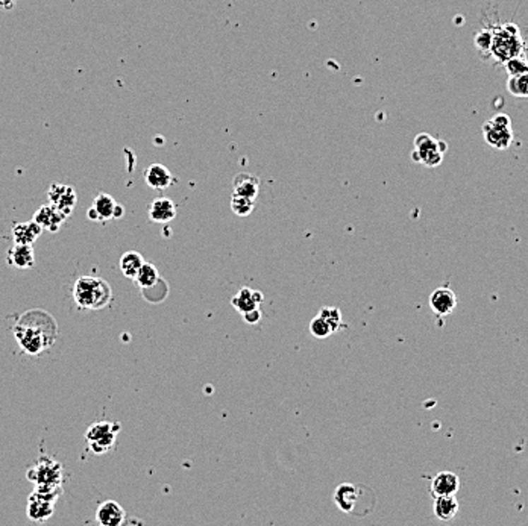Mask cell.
<instances>
[{"mask_svg":"<svg viewBox=\"0 0 528 526\" xmlns=\"http://www.w3.org/2000/svg\"><path fill=\"white\" fill-rule=\"evenodd\" d=\"M319 316L325 318V321L329 323V326L333 328L334 333H337L339 329L344 328V322H341V313H340V309L336 306H324L319 311Z\"/></svg>","mask_w":528,"mask_h":526,"instance_id":"cell-29","label":"cell"},{"mask_svg":"<svg viewBox=\"0 0 528 526\" xmlns=\"http://www.w3.org/2000/svg\"><path fill=\"white\" fill-rule=\"evenodd\" d=\"M22 318H25L26 322L22 321L14 328L16 340L22 350H25L29 355H38L52 346L54 340L57 338V328H49L55 325L54 318L46 314L45 321L38 318V323H35L33 318H29L28 314H25Z\"/></svg>","mask_w":528,"mask_h":526,"instance_id":"cell-1","label":"cell"},{"mask_svg":"<svg viewBox=\"0 0 528 526\" xmlns=\"http://www.w3.org/2000/svg\"><path fill=\"white\" fill-rule=\"evenodd\" d=\"M462 487L460 478L452 472H440L433 478L430 493L433 498L438 496H455Z\"/></svg>","mask_w":528,"mask_h":526,"instance_id":"cell-13","label":"cell"},{"mask_svg":"<svg viewBox=\"0 0 528 526\" xmlns=\"http://www.w3.org/2000/svg\"><path fill=\"white\" fill-rule=\"evenodd\" d=\"M8 264L16 267L20 270H26L34 267L35 264V253L34 247L30 244H17L8 251Z\"/></svg>","mask_w":528,"mask_h":526,"instance_id":"cell-17","label":"cell"},{"mask_svg":"<svg viewBox=\"0 0 528 526\" xmlns=\"http://www.w3.org/2000/svg\"><path fill=\"white\" fill-rule=\"evenodd\" d=\"M34 493L38 494L40 498L57 502L63 494V484H37Z\"/></svg>","mask_w":528,"mask_h":526,"instance_id":"cell-27","label":"cell"},{"mask_svg":"<svg viewBox=\"0 0 528 526\" xmlns=\"http://www.w3.org/2000/svg\"><path fill=\"white\" fill-rule=\"evenodd\" d=\"M242 316H243V321L246 323H250V325H255V323H258V322L262 321L260 308H255V309H252V311H247V313H245Z\"/></svg>","mask_w":528,"mask_h":526,"instance_id":"cell-32","label":"cell"},{"mask_svg":"<svg viewBox=\"0 0 528 526\" xmlns=\"http://www.w3.org/2000/svg\"><path fill=\"white\" fill-rule=\"evenodd\" d=\"M111 299V287L102 277L81 276L74 285V301L82 309H102L110 305Z\"/></svg>","mask_w":528,"mask_h":526,"instance_id":"cell-3","label":"cell"},{"mask_svg":"<svg viewBox=\"0 0 528 526\" xmlns=\"http://www.w3.org/2000/svg\"><path fill=\"white\" fill-rule=\"evenodd\" d=\"M144 264V258L141 253L136 251H129L127 253H123L120 258V270L129 280H134L136 277L137 272L140 270V267Z\"/></svg>","mask_w":528,"mask_h":526,"instance_id":"cell-23","label":"cell"},{"mask_svg":"<svg viewBox=\"0 0 528 526\" xmlns=\"http://www.w3.org/2000/svg\"><path fill=\"white\" fill-rule=\"evenodd\" d=\"M507 91L517 99H528V71L507 79Z\"/></svg>","mask_w":528,"mask_h":526,"instance_id":"cell-25","label":"cell"},{"mask_svg":"<svg viewBox=\"0 0 528 526\" xmlns=\"http://www.w3.org/2000/svg\"><path fill=\"white\" fill-rule=\"evenodd\" d=\"M125 510L116 501L102 502L96 510V520L102 526H119L125 522Z\"/></svg>","mask_w":528,"mask_h":526,"instance_id":"cell-15","label":"cell"},{"mask_svg":"<svg viewBox=\"0 0 528 526\" xmlns=\"http://www.w3.org/2000/svg\"><path fill=\"white\" fill-rule=\"evenodd\" d=\"M148 214L155 223H169L176 217V203L170 198H157L151 203Z\"/></svg>","mask_w":528,"mask_h":526,"instance_id":"cell-19","label":"cell"},{"mask_svg":"<svg viewBox=\"0 0 528 526\" xmlns=\"http://www.w3.org/2000/svg\"><path fill=\"white\" fill-rule=\"evenodd\" d=\"M11 234H13L14 243L33 246L40 239V235L43 234V228H41L37 222L30 220V222L14 225Z\"/></svg>","mask_w":528,"mask_h":526,"instance_id":"cell-21","label":"cell"},{"mask_svg":"<svg viewBox=\"0 0 528 526\" xmlns=\"http://www.w3.org/2000/svg\"><path fill=\"white\" fill-rule=\"evenodd\" d=\"M457 306V296L450 287H440L430 296V308L438 317H447L454 313Z\"/></svg>","mask_w":528,"mask_h":526,"instance_id":"cell-11","label":"cell"},{"mask_svg":"<svg viewBox=\"0 0 528 526\" xmlns=\"http://www.w3.org/2000/svg\"><path fill=\"white\" fill-rule=\"evenodd\" d=\"M504 68L509 76H517L528 71V59L524 55H517L504 63Z\"/></svg>","mask_w":528,"mask_h":526,"instance_id":"cell-28","label":"cell"},{"mask_svg":"<svg viewBox=\"0 0 528 526\" xmlns=\"http://www.w3.org/2000/svg\"><path fill=\"white\" fill-rule=\"evenodd\" d=\"M120 429L122 426L117 422H96L87 429L86 440L95 455H103L114 448Z\"/></svg>","mask_w":528,"mask_h":526,"instance_id":"cell-7","label":"cell"},{"mask_svg":"<svg viewBox=\"0 0 528 526\" xmlns=\"http://www.w3.org/2000/svg\"><path fill=\"white\" fill-rule=\"evenodd\" d=\"M448 149V144L431 137L430 133H419L415 138V148L411 150V160L423 164L427 167H438L443 161V155Z\"/></svg>","mask_w":528,"mask_h":526,"instance_id":"cell-5","label":"cell"},{"mask_svg":"<svg viewBox=\"0 0 528 526\" xmlns=\"http://www.w3.org/2000/svg\"><path fill=\"white\" fill-rule=\"evenodd\" d=\"M492 41H493V34L492 30H480V32L475 35L474 38V44L477 47L481 54H491L492 49Z\"/></svg>","mask_w":528,"mask_h":526,"instance_id":"cell-31","label":"cell"},{"mask_svg":"<svg viewBox=\"0 0 528 526\" xmlns=\"http://www.w3.org/2000/svg\"><path fill=\"white\" fill-rule=\"evenodd\" d=\"M49 203L54 205L57 210L64 213L67 217L74 213L76 202H78V194L74 187L64 184H54L47 191Z\"/></svg>","mask_w":528,"mask_h":526,"instance_id":"cell-10","label":"cell"},{"mask_svg":"<svg viewBox=\"0 0 528 526\" xmlns=\"http://www.w3.org/2000/svg\"><path fill=\"white\" fill-rule=\"evenodd\" d=\"M28 479L37 484H63V466L54 458L41 457L28 470Z\"/></svg>","mask_w":528,"mask_h":526,"instance_id":"cell-8","label":"cell"},{"mask_svg":"<svg viewBox=\"0 0 528 526\" xmlns=\"http://www.w3.org/2000/svg\"><path fill=\"white\" fill-rule=\"evenodd\" d=\"M336 507L345 514L368 515L377 505V494L370 487L345 482L334 491Z\"/></svg>","mask_w":528,"mask_h":526,"instance_id":"cell-2","label":"cell"},{"mask_svg":"<svg viewBox=\"0 0 528 526\" xmlns=\"http://www.w3.org/2000/svg\"><path fill=\"white\" fill-rule=\"evenodd\" d=\"M233 194L245 196V198L257 199L258 191H260V178L252 173H239L233 181Z\"/></svg>","mask_w":528,"mask_h":526,"instance_id":"cell-20","label":"cell"},{"mask_svg":"<svg viewBox=\"0 0 528 526\" xmlns=\"http://www.w3.org/2000/svg\"><path fill=\"white\" fill-rule=\"evenodd\" d=\"M160 273H158V269L155 267L152 263H146L144 261V264L140 267V270L137 272L136 277H134V282H136L141 290H146V288H151L153 287L155 284H157L160 281Z\"/></svg>","mask_w":528,"mask_h":526,"instance_id":"cell-24","label":"cell"},{"mask_svg":"<svg viewBox=\"0 0 528 526\" xmlns=\"http://www.w3.org/2000/svg\"><path fill=\"white\" fill-rule=\"evenodd\" d=\"M484 141L496 150H505L513 143L512 120L507 114H495L483 125Z\"/></svg>","mask_w":528,"mask_h":526,"instance_id":"cell-6","label":"cell"},{"mask_svg":"<svg viewBox=\"0 0 528 526\" xmlns=\"http://www.w3.org/2000/svg\"><path fill=\"white\" fill-rule=\"evenodd\" d=\"M143 177L144 182H146L148 187L152 190H165L175 182L170 170L158 162L151 164V166L144 170Z\"/></svg>","mask_w":528,"mask_h":526,"instance_id":"cell-14","label":"cell"},{"mask_svg":"<svg viewBox=\"0 0 528 526\" xmlns=\"http://www.w3.org/2000/svg\"><path fill=\"white\" fill-rule=\"evenodd\" d=\"M434 515L442 522H450L455 518L459 511V501L455 496H438L434 498L433 505Z\"/></svg>","mask_w":528,"mask_h":526,"instance_id":"cell-22","label":"cell"},{"mask_svg":"<svg viewBox=\"0 0 528 526\" xmlns=\"http://www.w3.org/2000/svg\"><path fill=\"white\" fill-rule=\"evenodd\" d=\"M66 220H67V215L64 213H61L59 210H57L55 206L50 203L40 206L37 213L34 214V222H37L41 228H43V231H49V232L59 231L61 226L64 225Z\"/></svg>","mask_w":528,"mask_h":526,"instance_id":"cell-12","label":"cell"},{"mask_svg":"<svg viewBox=\"0 0 528 526\" xmlns=\"http://www.w3.org/2000/svg\"><path fill=\"white\" fill-rule=\"evenodd\" d=\"M125 214L123 206L114 201L112 196L107 193H99L93 206L88 211V219L95 222H107L111 219H120Z\"/></svg>","mask_w":528,"mask_h":526,"instance_id":"cell-9","label":"cell"},{"mask_svg":"<svg viewBox=\"0 0 528 526\" xmlns=\"http://www.w3.org/2000/svg\"><path fill=\"white\" fill-rule=\"evenodd\" d=\"M54 510H55V502H50L47 499L40 498L35 493L30 494L28 499L26 514L33 522L41 523V522L49 520L52 515H54Z\"/></svg>","mask_w":528,"mask_h":526,"instance_id":"cell-16","label":"cell"},{"mask_svg":"<svg viewBox=\"0 0 528 526\" xmlns=\"http://www.w3.org/2000/svg\"><path fill=\"white\" fill-rule=\"evenodd\" d=\"M254 206H255L254 199L245 198V196H239V194H233L231 210L235 215H239V217H247V215L254 211Z\"/></svg>","mask_w":528,"mask_h":526,"instance_id":"cell-26","label":"cell"},{"mask_svg":"<svg viewBox=\"0 0 528 526\" xmlns=\"http://www.w3.org/2000/svg\"><path fill=\"white\" fill-rule=\"evenodd\" d=\"M16 4L17 0H0V9H4V11H11Z\"/></svg>","mask_w":528,"mask_h":526,"instance_id":"cell-33","label":"cell"},{"mask_svg":"<svg viewBox=\"0 0 528 526\" xmlns=\"http://www.w3.org/2000/svg\"><path fill=\"white\" fill-rule=\"evenodd\" d=\"M264 301V296L262 292H255L252 288H242V290L237 293L231 299V305L239 311L240 314H245L247 311H252V309L258 308Z\"/></svg>","mask_w":528,"mask_h":526,"instance_id":"cell-18","label":"cell"},{"mask_svg":"<svg viewBox=\"0 0 528 526\" xmlns=\"http://www.w3.org/2000/svg\"><path fill=\"white\" fill-rule=\"evenodd\" d=\"M310 333H312V335L316 338H328L329 335L334 334L333 328H331L325 318H322L319 314L317 317L313 318L312 322H310Z\"/></svg>","mask_w":528,"mask_h":526,"instance_id":"cell-30","label":"cell"},{"mask_svg":"<svg viewBox=\"0 0 528 526\" xmlns=\"http://www.w3.org/2000/svg\"><path fill=\"white\" fill-rule=\"evenodd\" d=\"M493 41L491 55L504 64L507 59L524 54V40L521 30L513 23H507L492 30Z\"/></svg>","mask_w":528,"mask_h":526,"instance_id":"cell-4","label":"cell"}]
</instances>
